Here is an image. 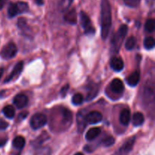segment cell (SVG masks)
<instances>
[{"label": "cell", "mask_w": 155, "mask_h": 155, "mask_svg": "<svg viewBox=\"0 0 155 155\" xmlns=\"http://www.w3.org/2000/svg\"><path fill=\"white\" fill-rule=\"evenodd\" d=\"M112 24L111 7L108 0H102L101 4V34L103 39H107Z\"/></svg>", "instance_id": "obj_1"}, {"label": "cell", "mask_w": 155, "mask_h": 155, "mask_svg": "<svg viewBox=\"0 0 155 155\" xmlns=\"http://www.w3.org/2000/svg\"><path fill=\"white\" fill-rule=\"evenodd\" d=\"M127 31H128V27L124 24V25H121L117 32L114 35L111 39V42H110L112 52L117 53L120 51L124 39L127 36Z\"/></svg>", "instance_id": "obj_2"}, {"label": "cell", "mask_w": 155, "mask_h": 155, "mask_svg": "<svg viewBox=\"0 0 155 155\" xmlns=\"http://www.w3.org/2000/svg\"><path fill=\"white\" fill-rule=\"evenodd\" d=\"M29 10V5L25 2H11L8 8V15L10 18H14L20 14L25 13Z\"/></svg>", "instance_id": "obj_3"}, {"label": "cell", "mask_w": 155, "mask_h": 155, "mask_svg": "<svg viewBox=\"0 0 155 155\" xmlns=\"http://www.w3.org/2000/svg\"><path fill=\"white\" fill-rule=\"evenodd\" d=\"M80 23H81V26L84 29V32L86 34L88 35H92L95 33V29L92 24V21H91L90 18L88 16L87 14L85 13L84 12H80Z\"/></svg>", "instance_id": "obj_4"}, {"label": "cell", "mask_w": 155, "mask_h": 155, "mask_svg": "<svg viewBox=\"0 0 155 155\" xmlns=\"http://www.w3.org/2000/svg\"><path fill=\"white\" fill-rule=\"evenodd\" d=\"M18 52V48L13 42H8L6 44L2 49L0 52V55L5 60H8V59L13 58Z\"/></svg>", "instance_id": "obj_5"}, {"label": "cell", "mask_w": 155, "mask_h": 155, "mask_svg": "<svg viewBox=\"0 0 155 155\" xmlns=\"http://www.w3.org/2000/svg\"><path fill=\"white\" fill-rule=\"evenodd\" d=\"M47 118L45 114L42 113H37L33 115L30 120V127L33 130H38L42 128L46 124Z\"/></svg>", "instance_id": "obj_6"}, {"label": "cell", "mask_w": 155, "mask_h": 155, "mask_svg": "<svg viewBox=\"0 0 155 155\" xmlns=\"http://www.w3.org/2000/svg\"><path fill=\"white\" fill-rule=\"evenodd\" d=\"M135 142H136L135 136L130 138L113 155H128L129 153L133 150Z\"/></svg>", "instance_id": "obj_7"}, {"label": "cell", "mask_w": 155, "mask_h": 155, "mask_svg": "<svg viewBox=\"0 0 155 155\" xmlns=\"http://www.w3.org/2000/svg\"><path fill=\"white\" fill-rule=\"evenodd\" d=\"M102 114L98 110H92L86 115V122L89 124H96L102 120Z\"/></svg>", "instance_id": "obj_8"}, {"label": "cell", "mask_w": 155, "mask_h": 155, "mask_svg": "<svg viewBox=\"0 0 155 155\" xmlns=\"http://www.w3.org/2000/svg\"><path fill=\"white\" fill-rule=\"evenodd\" d=\"M23 68H24V62L23 61H19L16 65L15 66L14 69L12 70V73L10 74V75L6 77V79L5 80V83H8V82L12 81L14 79H17L19 75L21 74V73L22 72Z\"/></svg>", "instance_id": "obj_9"}, {"label": "cell", "mask_w": 155, "mask_h": 155, "mask_svg": "<svg viewBox=\"0 0 155 155\" xmlns=\"http://www.w3.org/2000/svg\"><path fill=\"white\" fill-rule=\"evenodd\" d=\"M14 104L18 107V109L24 108L26 107L28 102V98L24 94H18L14 98L13 100Z\"/></svg>", "instance_id": "obj_10"}, {"label": "cell", "mask_w": 155, "mask_h": 155, "mask_svg": "<svg viewBox=\"0 0 155 155\" xmlns=\"http://www.w3.org/2000/svg\"><path fill=\"white\" fill-rule=\"evenodd\" d=\"M110 89L112 92L117 94H120L124 92V86L122 80L120 79L116 78L114 80H112L111 83H110Z\"/></svg>", "instance_id": "obj_11"}, {"label": "cell", "mask_w": 155, "mask_h": 155, "mask_svg": "<svg viewBox=\"0 0 155 155\" xmlns=\"http://www.w3.org/2000/svg\"><path fill=\"white\" fill-rule=\"evenodd\" d=\"M110 66H111V68L114 71H117V72H120V71L124 69V64L120 58L114 57L112 58L111 61H110Z\"/></svg>", "instance_id": "obj_12"}, {"label": "cell", "mask_w": 155, "mask_h": 155, "mask_svg": "<svg viewBox=\"0 0 155 155\" xmlns=\"http://www.w3.org/2000/svg\"><path fill=\"white\" fill-rule=\"evenodd\" d=\"M64 18L65 21L71 24H76L77 21V12L74 8L68 10L66 13L64 15Z\"/></svg>", "instance_id": "obj_13"}, {"label": "cell", "mask_w": 155, "mask_h": 155, "mask_svg": "<svg viewBox=\"0 0 155 155\" xmlns=\"http://www.w3.org/2000/svg\"><path fill=\"white\" fill-rule=\"evenodd\" d=\"M77 129H78L79 133H83L84 131L85 128L86 127V116L83 115V113L82 112H79L77 117Z\"/></svg>", "instance_id": "obj_14"}, {"label": "cell", "mask_w": 155, "mask_h": 155, "mask_svg": "<svg viewBox=\"0 0 155 155\" xmlns=\"http://www.w3.org/2000/svg\"><path fill=\"white\" fill-rule=\"evenodd\" d=\"M140 80V74L139 71H135L127 78V83L130 86H136Z\"/></svg>", "instance_id": "obj_15"}, {"label": "cell", "mask_w": 155, "mask_h": 155, "mask_svg": "<svg viewBox=\"0 0 155 155\" xmlns=\"http://www.w3.org/2000/svg\"><path fill=\"white\" fill-rule=\"evenodd\" d=\"M131 114L129 109L125 108L121 111L120 115V122L124 126H127L130 122V117H131Z\"/></svg>", "instance_id": "obj_16"}, {"label": "cell", "mask_w": 155, "mask_h": 155, "mask_svg": "<svg viewBox=\"0 0 155 155\" xmlns=\"http://www.w3.org/2000/svg\"><path fill=\"white\" fill-rule=\"evenodd\" d=\"M101 134V129L98 127L91 128L86 134V139L88 141H92Z\"/></svg>", "instance_id": "obj_17"}, {"label": "cell", "mask_w": 155, "mask_h": 155, "mask_svg": "<svg viewBox=\"0 0 155 155\" xmlns=\"http://www.w3.org/2000/svg\"><path fill=\"white\" fill-rule=\"evenodd\" d=\"M26 141L24 139V138L23 136H16L15 139H13V142H12V145H13L14 148H15L16 149L21 150L24 148V145H25Z\"/></svg>", "instance_id": "obj_18"}, {"label": "cell", "mask_w": 155, "mask_h": 155, "mask_svg": "<svg viewBox=\"0 0 155 155\" xmlns=\"http://www.w3.org/2000/svg\"><path fill=\"white\" fill-rule=\"evenodd\" d=\"M145 117L144 115L141 112H136L133 114V124L136 127H140L143 124Z\"/></svg>", "instance_id": "obj_19"}, {"label": "cell", "mask_w": 155, "mask_h": 155, "mask_svg": "<svg viewBox=\"0 0 155 155\" xmlns=\"http://www.w3.org/2000/svg\"><path fill=\"white\" fill-rule=\"evenodd\" d=\"M61 115L63 117V120L66 124H70L72 121L73 115L71 110H69L67 108H62L61 109Z\"/></svg>", "instance_id": "obj_20"}, {"label": "cell", "mask_w": 155, "mask_h": 155, "mask_svg": "<svg viewBox=\"0 0 155 155\" xmlns=\"http://www.w3.org/2000/svg\"><path fill=\"white\" fill-rule=\"evenodd\" d=\"M3 114L6 117L9 118V119H12L15 115V110L12 106L7 105L3 108L2 110Z\"/></svg>", "instance_id": "obj_21"}, {"label": "cell", "mask_w": 155, "mask_h": 155, "mask_svg": "<svg viewBox=\"0 0 155 155\" xmlns=\"http://www.w3.org/2000/svg\"><path fill=\"white\" fill-rule=\"evenodd\" d=\"M154 45L155 41L152 36H148V37L145 38V41H144V45H145V48H147V49H152L154 47Z\"/></svg>", "instance_id": "obj_22"}, {"label": "cell", "mask_w": 155, "mask_h": 155, "mask_svg": "<svg viewBox=\"0 0 155 155\" xmlns=\"http://www.w3.org/2000/svg\"><path fill=\"white\" fill-rule=\"evenodd\" d=\"M74 0H60L59 2V8L61 11H67L72 4Z\"/></svg>", "instance_id": "obj_23"}, {"label": "cell", "mask_w": 155, "mask_h": 155, "mask_svg": "<svg viewBox=\"0 0 155 155\" xmlns=\"http://www.w3.org/2000/svg\"><path fill=\"white\" fill-rule=\"evenodd\" d=\"M145 30L148 33H152L154 32V28H155V22L154 19H148V21H146L145 25Z\"/></svg>", "instance_id": "obj_24"}, {"label": "cell", "mask_w": 155, "mask_h": 155, "mask_svg": "<svg viewBox=\"0 0 155 155\" xmlns=\"http://www.w3.org/2000/svg\"><path fill=\"white\" fill-rule=\"evenodd\" d=\"M136 43V39L135 36H130L125 43V47L127 50H132Z\"/></svg>", "instance_id": "obj_25"}, {"label": "cell", "mask_w": 155, "mask_h": 155, "mask_svg": "<svg viewBox=\"0 0 155 155\" xmlns=\"http://www.w3.org/2000/svg\"><path fill=\"white\" fill-rule=\"evenodd\" d=\"M83 96L80 93L74 94V96L72 97V103L74 105H80L83 103Z\"/></svg>", "instance_id": "obj_26"}, {"label": "cell", "mask_w": 155, "mask_h": 155, "mask_svg": "<svg viewBox=\"0 0 155 155\" xmlns=\"http://www.w3.org/2000/svg\"><path fill=\"white\" fill-rule=\"evenodd\" d=\"M114 142H115L114 138L111 136H108L102 139V141H101V143H102V145H104V146L110 147L114 144Z\"/></svg>", "instance_id": "obj_27"}, {"label": "cell", "mask_w": 155, "mask_h": 155, "mask_svg": "<svg viewBox=\"0 0 155 155\" xmlns=\"http://www.w3.org/2000/svg\"><path fill=\"white\" fill-rule=\"evenodd\" d=\"M98 92V86H94L93 87L91 88L90 90H89V93H88L87 98H86V100H92V98H95V97L96 96Z\"/></svg>", "instance_id": "obj_28"}, {"label": "cell", "mask_w": 155, "mask_h": 155, "mask_svg": "<svg viewBox=\"0 0 155 155\" xmlns=\"http://www.w3.org/2000/svg\"><path fill=\"white\" fill-rule=\"evenodd\" d=\"M47 137H48V135H47V133H45V132H43V133H42L40 136H39V137H38L37 139H36V140L33 142V144H35V145H41V144H42L44 141L46 140Z\"/></svg>", "instance_id": "obj_29"}, {"label": "cell", "mask_w": 155, "mask_h": 155, "mask_svg": "<svg viewBox=\"0 0 155 155\" xmlns=\"http://www.w3.org/2000/svg\"><path fill=\"white\" fill-rule=\"evenodd\" d=\"M51 154V149L48 147H43L40 148L36 152L35 155H50Z\"/></svg>", "instance_id": "obj_30"}, {"label": "cell", "mask_w": 155, "mask_h": 155, "mask_svg": "<svg viewBox=\"0 0 155 155\" xmlns=\"http://www.w3.org/2000/svg\"><path fill=\"white\" fill-rule=\"evenodd\" d=\"M139 2L140 0H124V2L127 6L133 8L137 7L138 5L139 4Z\"/></svg>", "instance_id": "obj_31"}, {"label": "cell", "mask_w": 155, "mask_h": 155, "mask_svg": "<svg viewBox=\"0 0 155 155\" xmlns=\"http://www.w3.org/2000/svg\"><path fill=\"white\" fill-rule=\"evenodd\" d=\"M8 127V124L6 121H5L4 120L0 119V130H4L7 129Z\"/></svg>", "instance_id": "obj_32"}, {"label": "cell", "mask_w": 155, "mask_h": 155, "mask_svg": "<svg viewBox=\"0 0 155 155\" xmlns=\"http://www.w3.org/2000/svg\"><path fill=\"white\" fill-rule=\"evenodd\" d=\"M68 89H69V85H66V86H64L63 88L61 89V95H62L63 97H65V95H66L67 92H68Z\"/></svg>", "instance_id": "obj_33"}, {"label": "cell", "mask_w": 155, "mask_h": 155, "mask_svg": "<svg viewBox=\"0 0 155 155\" xmlns=\"http://www.w3.org/2000/svg\"><path fill=\"white\" fill-rule=\"evenodd\" d=\"M7 142V139H1L0 138V148L2 146H4L5 145V143Z\"/></svg>", "instance_id": "obj_34"}, {"label": "cell", "mask_w": 155, "mask_h": 155, "mask_svg": "<svg viewBox=\"0 0 155 155\" xmlns=\"http://www.w3.org/2000/svg\"><path fill=\"white\" fill-rule=\"evenodd\" d=\"M8 0H0V10L2 9V8L4 7V5L6 4Z\"/></svg>", "instance_id": "obj_35"}, {"label": "cell", "mask_w": 155, "mask_h": 155, "mask_svg": "<svg viewBox=\"0 0 155 155\" xmlns=\"http://www.w3.org/2000/svg\"><path fill=\"white\" fill-rule=\"evenodd\" d=\"M27 116V112H23V113L20 114L19 117L20 118H22V119H24V118H25Z\"/></svg>", "instance_id": "obj_36"}, {"label": "cell", "mask_w": 155, "mask_h": 155, "mask_svg": "<svg viewBox=\"0 0 155 155\" xmlns=\"http://www.w3.org/2000/svg\"><path fill=\"white\" fill-rule=\"evenodd\" d=\"M35 2L39 5H42L44 4V0H35Z\"/></svg>", "instance_id": "obj_37"}, {"label": "cell", "mask_w": 155, "mask_h": 155, "mask_svg": "<svg viewBox=\"0 0 155 155\" xmlns=\"http://www.w3.org/2000/svg\"><path fill=\"white\" fill-rule=\"evenodd\" d=\"M3 71H4L3 68H0V79H1L2 76V74H3Z\"/></svg>", "instance_id": "obj_38"}, {"label": "cell", "mask_w": 155, "mask_h": 155, "mask_svg": "<svg viewBox=\"0 0 155 155\" xmlns=\"http://www.w3.org/2000/svg\"><path fill=\"white\" fill-rule=\"evenodd\" d=\"M74 155H83V154H82V153H80V152H78V153H77V154H75Z\"/></svg>", "instance_id": "obj_39"}, {"label": "cell", "mask_w": 155, "mask_h": 155, "mask_svg": "<svg viewBox=\"0 0 155 155\" xmlns=\"http://www.w3.org/2000/svg\"><path fill=\"white\" fill-rule=\"evenodd\" d=\"M18 155H19V154H18Z\"/></svg>", "instance_id": "obj_40"}]
</instances>
